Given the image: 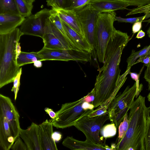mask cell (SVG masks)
<instances>
[{
	"label": "cell",
	"instance_id": "cell-25",
	"mask_svg": "<svg viewBox=\"0 0 150 150\" xmlns=\"http://www.w3.org/2000/svg\"><path fill=\"white\" fill-rule=\"evenodd\" d=\"M91 0H64V8L76 10L88 4Z\"/></svg>",
	"mask_w": 150,
	"mask_h": 150
},
{
	"label": "cell",
	"instance_id": "cell-50",
	"mask_svg": "<svg viewBox=\"0 0 150 150\" xmlns=\"http://www.w3.org/2000/svg\"><path fill=\"white\" fill-rule=\"evenodd\" d=\"M149 108V114H150V106Z\"/></svg>",
	"mask_w": 150,
	"mask_h": 150
},
{
	"label": "cell",
	"instance_id": "cell-31",
	"mask_svg": "<svg viewBox=\"0 0 150 150\" xmlns=\"http://www.w3.org/2000/svg\"><path fill=\"white\" fill-rule=\"evenodd\" d=\"M22 73V68L21 67L18 72L14 78L13 80V86L11 91L14 92L15 100H16V99L18 93L19 89L20 80Z\"/></svg>",
	"mask_w": 150,
	"mask_h": 150
},
{
	"label": "cell",
	"instance_id": "cell-13",
	"mask_svg": "<svg viewBox=\"0 0 150 150\" xmlns=\"http://www.w3.org/2000/svg\"><path fill=\"white\" fill-rule=\"evenodd\" d=\"M26 144L27 150H42L39 131V125L32 122L27 129H21L19 136Z\"/></svg>",
	"mask_w": 150,
	"mask_h": 150
},
{
	"label": "cell",
	"instance_id": "cell-8",
	"mask_svg": "<svg viewBox=\"0 0 150 150\" xmlns=\"http://www.w3.org/2000/svg\"><path fill=\"white\" fill-rule=\"evenodd\" d=\"M80 23L83 36L89 44L92 51L94 48V34L98 15L99 13L88 4L74 10Z\"/></svg>",
	"mask_w": 150,
	"mask_h": 150
},
{
	"label": "cell",
	"instance_id": "cell-7",
	"mask_svg": "<svg viewBox=\"0 0 150 150\" xmlns=\"http://www.w3.org/2000/svg\"><path fill=\"white\" fill-rule=\"evenodd\" d=\"M38 52L44 61H74L87 62L91 59V53L75 48L52 49L43 47Z\"/></svg>",
	"mask_w": 150,
	"mask_h": 150
},
{
	"label": "cell",
	"instance_id": "cell-48",
	"mask_svg": "<svg viewBox=\"0 0 150 150\" xmlns=\"http://www.w3.org/2000/svg\"><path fill=\"white\" fill-rule=\"evenodd\" d=\"M29 3L33 4V3L35 1V0H26Z\"/></svg>",
	"mask_w": 150,
	"mask_h": 150
},
{
	"label": "cell",
	"instance_id": "cell-40",
	"mask_svg": "<svg viewBox=\"0 0 150 150\" xmlns=\"http://www.w3.org/2000/svg\"><path fill=\"white\" fill-rule=\"evenodd\" d=\"M143 21H137L134 23L132 25V29L133 35L140 31L142 27Z\"/></svg>",
	"mask_w": 150,
	"mask_h": 150
},
{
	"label": "cell",
	"instance_id": "cell-18",
	"mask_svg": "<svg viewBox=\"0 0 150 150\" xmlns=\"http://www.w3.org/2000/svg\"><path fill=\"white\" fill-rule=\"evenodd\" d=\"M6 118L0 115V146L4 150H9L16 140Z\"/></svg>",
	"mask_w": 150,
	"mask_h": 150
},
{
	"label": "cell",
	"instance_id": "cell-34",
	"mask_svg": "<svg viewBox=\"0 0 150 150\" xmlns=\"http://www.w3.org/2000/svg\"><path fill=\"white\" fill-rule=\"evenodd\" d=\"M141 13H144L145 14L150 13V3L146 5L138 6L136 8L131 10L126 16Z\"/></svg>",
	"mask_w": 150,
	"mask_h": 150
},
{
	"label": "cell",
	"instance_id": "cell-42",
	"mask_svg": "<svg viewBox=\"0 0 150 150\" xmlns=\"http://www.w3.org/2000/svg\"><path fill=\"white\" fill-rule=\"evenodd\" d=\"M45 110L49 115L52 119H53L55 118L56 113L52 109L48 108H45Z\"/></svg>",
	"mask_w": 150,
	"mask_h": 150
},
{
	"label": "cell",
	"instance_id": "cell-1",
	"mask_svg": "<svg viewBox=\"0 0 150 150\" xmlns=\"http://www.w3.org/2000/svg\"><path fill=\"white\" fill-rule=\"evenodd\" d=\"M131 39L127 33L116 30L108 42L104 57L103 65L96 76L94 87L92 90L94 100L91 103L95 108L106 106L123 86L129 70L120 75L119 68L123 50Z\"/></svg>",
	"mask_w": 150,
	"mask_h": 150
},
{
	"label": "cell",
	"instance_id": "cell-45",
	"mask_svg": "<svg viewBox=\"0 0 150 150\" xmlns=\"http://www.w3.org/2000/svg\"><path fill=\"white\" fill-rule=\"evenodd\" d=\"M42 61L40 60H38L35 61L33 63L34 66L38 68L41 67L42 65Z\"/></svg>",
	"mask_w": 150,
	"mask_h": 150
},
{
	"label": "cell",
	"instance_id": "cell-11",
	"mask_svg": "<svg viewBox=\"0 0 150 150\" xmlns=\"http://www.w3.org/2000/svg\"><path fill=\"white\" fill-rule=\"evenodd\" d=\"M0 115L6 118L16 139L21 129L19 115L11 99L1 94H0Z\"/></svg>",
	"mask_w": 150,
	"mask_h": 150
},
{
	"label": "cell",
	"instance_id": "cell-49",
	"mask_svg": "<svg viewBox=\"0 0 150 150\" xmlns=\"http://www.w3.org/2000/svg\"><path fill=\"white\" fill-rule=\"evenodd\" d=\"M148 100L150 102V92L147 96Z\"/></svg>",
	"mask_w": 150,
	"mask_h": 150
},
{
	"label": "cell",
	"instance_id": "cell-22",
	"mask_svg": "<svg viewBox=\"0 0 150 150\" xmlns=\"http://www.w3.org/2000/svg\"><path fill=\"white\" fill-rule=\"evenodd\" d=\"M0 14L20 15L15 0H0Z\"/></svg>",
	"mask_w": 150,
	"mask_h": 150
},
{
	"label": "cell",
	"instance_id": "cell-2",
	"mask_svg": "<svg viewBox=\"0 0 150 150\" xmlns=\"http://www.w3.org/2000/svg\"><path fill=\"white\" fill-rule=\"evenodd\" d=\"M128 115L129 125L122 138L115 146L117 150H145L144 138L146 120L149 115L145 97L140 95L132 104Z\"/></svg>",
	"mask_w": 150,
	"mask_h": 150
},
{
	"label": "cell",
	"instance_id": "cell-37",
	"mask_svg": "<svg viewBox=\"0 0 150 150\" xmlns=\"http://www.w3.org/2000/svg\"><path fill=\"white\" fill-rule=\"evenodd\" d=\"M129 6H139L146 5L150 3V0H120Z\"/></svg>",
	"mask_w": 150,
	"mask_h": 150
},
{
	"label": "cell",
	"instance_id": "cell-10",
	"mask_svg": "<svg viewBox=\"0 0 150 150\" xmlns=\"http://www.w3.org/2000/svg\"><path fill=\"white\" fill-rule=\"evenodd\" d=\"M42 39L44 44L43 47L47 48L76 49L72 46L66 37L51 21L49 18L47 20L45 32Z\"/></svg>",
	"mask_w": 150,
	"mask_h": 150
},
{
	"label": "cell",
	"instance_id": "cell-9",
	"mask_svg": "<svg viewBox=\"0 0 150 150\" xmlns=\"http://www.w3.org/2000/svg\"><path fill=\"white\" fill-rule=\"evenodd\" d=\"M51 14V9L44 8L26 18L19 28L23 35L42 38L45 32L46 21Z\"/></svg>",
	"mask_w": 150,
	"mask_h": 150
},
{
	"label": "cell",
	"instance_id": "cell-38",
	"mask_svg": "<svg viewBox=\"0 0 150 150\" xmlns=\"http://www.w3.org/2000/svg\"><path fill=\"white\" fill-rule=\"evenodd\" d=\"M108 108L106 106H98L95 110H93L88 115L89 117H93L102 115L108 112Z\"/></svg>",
	"mask_w": 150,
	"mask_h": 150
},
{
	"label": "cell",
	"instance_id": "cell-17",
	"mask_svg": "<svg viewBox=\"0 0 150 150\" xmlns=\"http://www.w3.org/2000/svg\"><path fill=\"white\" fill-rule=\"evenodd\" d=\"M25 19L20 15L0 14V34L13 31L21 25Z\"/></svg>",
	"mask_w": 150,
	"mask_h": 150
},
{
	"label": "cell",
	"instance_id": "cell-44",
	"mask_svg": "<svg viewBox=\"0 0 150 150\" xmlns=\"http://www.w3.org/2000/svg\"><path fill=\"white\" fill-rule=\"evenodd\" d=\"M145 35V33L142 30H140L138 32L136 36V38L137 39H141L144 37Z\"/></svg>",
	"mask_w": 150,
	"mask_h": 150
},
{
	"label": "cell",
	"instance_id": "cell-4",
	"mask_svg": "<svg viewBox=\"0 0 150 150\" xmlns=\"http://www.w3.org/2000/svg\"><path fill=\"white\" fill-rule=\"evenodd\" d=\"M115 11L99 13L94 34V48L98 61L103 63L106 48L113 34L116 30L113 24L116 21Z\"/></svg>",
	"mask_w": 150,
	"mask_h": 150
},
{
	"label": "cell",
	"instance_id": "cell-32",
	"mask_svg": "<svg viewBox=\"0 0 150 150\" xmlns=\"http://www.w3.org/2000/svg\"><path fill=\"white\" fill-rule=\"evenodd\" d=\"M144 146L145 150H150V115L148 116L146 120Z\"/></svg>",
	"mask_w": 150,
	"mask_h": 150
},
{
	"label": "cell",
	"instance_id": "cell-24",
	"mask_svg": "<svg viewBox=\"0 0 150 150\" xmlns=\"http://www.w3.org/2000/svg\"><path fill=\"white\" fill-rule=\"evenodd\" d=\"M16 6L20 14L27 17L31 14L33 8V4L29 3L26 0H15Z\"/></svg>",
	"mask_w": 150,
	"mask_h": 150
},
{
	"label": "cell",
	"instance_id": "cell-41",
	"mask_svg": "<svg viewBox=\"0 0 150 150\" xmlns=\"http://www.w3.org/2000/svg\"><path fill=\"white\" fill-rule=\"evenodd\" d=\"M144 78L148 83L149 89H150V62L145 71Z\"/></svg>",
	"mask_w": 150,
	"mask_h": 150
},
{
	"label": "cell",
	"instance_id": "cell-23",
	"mask_svg": "<svg viewBox=\"0 0 150 150\" xmlns=\"http://www.w3.org/2000/svg\"><path fill=\"white\" fill-rule=\"evenodd\" d=\"M149 54H150V44L137 51L132 50L130 55L127 59V69L131 68L137 59Z\"/></svg>",
	"mask_w": 150,
	"mask_h": 150
},
{
	"label": "cell",
	"instance_id": "cell-6",
	"mask_svg": "<svg viewBox=\"0 0 150 150\" xmlns=\"http://www.w3.org/2000/svg\"><path fill=\"white\" fill-rule=\"evenodd\" d=\"M108 120L109 116L108 112L93 117L86 115L80 119L74 126L84 134L86 140L94 144L105 145L99 134L103 125Z\"/></svg>",
	"mask_w": 150,
	"mask_h": 150
},
{
	"label": "cell",
	"instance_id": "cell-28",
	"mask_svg": "<svg viewBox=\"0 0 150 150\" xmlns=\"http://www.w3.org/2000/svg\"><path fill=\"white\" fill-rule=\"evenodd\" d=\"M129 120L128 113H127L123 121L120 123L118 127V134L116 143H115V146L124 137L127 130Z\"/></svg>",
	"mask_w": 150,
	"mask_h": 150
},
{
	"label": "cell",
	"instance_id": "cell-27",
	"mask_svg": "<svg viewBox=\"0 0 150 150\" xmlns=\"http://www.w3.org/2000/svg\"><path fill=\"white\" fill-rule=\"evenodd\" d=\"M49 19L55 25L67 38L63 27L62 21L56 10L52 9H51V14L49 17Z\"/></svg>",
	"mask_w": 150,
	"mask_h": 150
},
{
	"label": "cell",
	"instance_id": "cell-19",
	"mask_svg": "<svg viewBox=\"0 0 150 150\" xmlns=\"http://www.w3.org/2000/svg\"><path fill=\"white\" fill-rule=\"evenodd\" d=\"M62 145L72 150H105V145L93 143L87 140L79 141L73 136H67L63 140Z\"/></svg>",
	"mask_w": 150,
	"mask_h": 150
},
{
	"label": "cell",
	"instance_id": "cell-46",
	"mask_svg": "<svg viewBox=\"0 0 150 150\" xmlns=\"http://www.w3.org/2000/svg\"><path fill=\"white\" fill-rule=\"evenodd\" d=\"M21 47L20 45V43L19 42L17 45L16 48V52L17 57L20 54L21 52Z\"/></svg>",
	"mask_w": 150,
	"mask_h": 150
},
{
	"label": "cell",
	"instance_id": "cell-29",
	"mask_svg": "<svg viewBox=\"0 0 150 150\" xmlns=\"http://www.w3.org/2000/svg\"><path fill=\"white\" fill-rule=\"evenodd\" d=\"M130 107H127L121 110L115 114L109 117V120L112 123H114L117 128L118 127L120 123L122 122L126 114L128 113Z\"/></svg>",
	"mask_w": 150,
	"mask_h": 150
},
{
	"label": "cell",
	"instance_id": "cell-12",
	"mask_svg": "<svg viewBox=\"0 0 150 150\" xmlns=\"http://www.w3.org/2000/svg\"><path fill=\"white\" fill-rule=\"evenodd\" d=\"M137 88L135 82L131 87L127 86L122 93L116 96L108 108L109 117L126 107H131L136 96Z\"/></svg>",
	"mask_w": 150,
	"mask_h": 150
},
{
	"label": "cell",
	"instance_id": "cell-26",
	"mask_svg": "<svg viewBox=\"0 0 150 150\" xmlns=\"http://www.w3.org/2000/svg\"><path fill=\"white\" fill-rule=\"evenodd\" d=\"M117 128L114 123L106 125L102 127L100 131L101 134L105 138L113 137L116 134Z\"/></svg>",
	"mask_w": 150,
	"mask_h": 150
},
{
	"label": "cell",
	"instance_id": "cell-15",
	"mask_svg": "<svg viewBox=\"0 0 150 150\" xmlns=\"http://www.w3.org/2000/svg\"><path fill=\"white\" fill-rule=\"evenodd\" d=\"M62 23L67 38L72 46L79 50L91 53V47L84 37L62 21Z\"/></svg>",
	"mask_w": 150,
	"mask_h": 150
},
{
	"label": "cell",
	"instance_id": "cell-21",
	"mask_svg": "<svg viewBox=\"0 0 150 150\" xmlns=\"http://www.w3.org/2000/svg\"><path fill=\"white\" fill-rule=\"evenodd\" d=\"M38 60L44 61L38 52H25L21 51L17 59V64L20 67L28 64L33 63Z\"/></svg>",
	"mask_w": 150,
	"mask_h": 150
},
{
	"label": "cell",
	"instance_id": "cell-43",
	"mask_svg": "<svg viewBox=\"0 0 150 150\" xmlns=\"http://www.w3.org/2000/svg\"><path fill=\"white\" fill-rule=\"evenodd\" d=\"M53 138L55 141H59L62 139V135L59 132H55L53 134Z\"/></svg>",
	"mask_w": 150,
	"mask_h": 150
},
{
	"label": "cell",
	"instance_id": "cell-5",
	"mask_svg": "<svg viewBox=\"0 0 150 150\" xmlns=\"http://www.w3.org/2000/svg\"><path fill=\"white\" fill-rule=\"evenodd\" d=\"M86 95L75 101L62 104L56 112V117L51 121L54 127L64 129L74 126L82 117L88 115L94 110H86L82 107Z\"/></svg>",
	"mask_w": 150,
	"mask_h": 150
},
{
	"label": "cell",
	"instance_id": "cell-30",
	"mask_svg": "<svg viewBox=\"0 0 150 150\" xmlns=\"http://www.w3.org/2000/svg\"><path fill=\"white\" fill-rule=\"evenodd\" d=\"M116 21L120 22L129 23H134L135 22L143 21L150 23V13L138 17L123 18L120 17L115 16Z\"/></svg>",
	"mask_w": 150,
	"mask_h": 150
},
{
	"label": "cell",
	"instance_id": "cell-35",
	"mask_svg": "<svg viewBox=\"0 0 150 150\" xmlns=\"http://www.w3.org/2000/svg\"><path fill=\"white\" fill-rule=\"evenodd\" d=\"M19 136H18L12 145L11 149L12 150H27V146Z\"/></svg>",
	"mask_w": 150,
	"mask_h": 150
},
{
	"label": "cell",
	"instance_id": "cell-47",
	"mask_svg": "<svg viewBox=\"0 0 150 150\" xmlns=\"http://www.w3.org/2000/svg\"><path fill=\"white\" fill-rule=\"evenodd\" d=\"M147 33L148 36L150 38V25L147 31Z\"/></svg>",
	"mask_w": 150,
	"mask_h": 150
},
{
	"label": "cell",
	"instance_id": "cell-14",
	"mask_svg": "<svg viewBox=\"0 0 150 150\" xmlns=\"http://www.w3.org/2000/svg\"><path fill=\"white\" fill-rule=\"evenodd\" d=\"M53 125L52 121L46 119L39 125V131L42 150H57L53 138Z\"/></svg>",
	"mask_w": 150,
	"mask_h": 150
},
{
	"label": "cell",
	"instance_id": "cell-16",
	"mask_svg": "<svg viewBox=\"0 0 150 150\" xmlns=\"http://www.w3.org/2000/svg\"><path fill=\"white\" fill-rule=\"evenodd\" d=\"M88 4L99 13L122 10L129 6L120 0H91Z\"/></svg>",
	"mask_w": 150,
	"mask_h": 150
},
{
	"label": "cell",
	"instance_id": "cell-20",
	"mask_svg": "<svg viewBox=\"0 0 150 150\" xmlns=\"http://www.w3.org/2000/svg\"><path fill=\"white\" fill-rule=\"evenodd\" d=\"M54 9L56 11L62 21L83 36L80 23L74 10L65 8Z\"/></svg>",
	"mask_w": 150,
	"mask_h": 150
},
{
	"label": "cell",
	"instance_id": "cell-36",
	"mask_svg": "<svg viewBox=\"0 0 150 150\" xmlns=\"http://www.w3.org/2000/svg\"><path fill=\"white\" fill-rule=\"evenodd\" d=\"M46 2L47 5L51 6L53 9L64 8V0H47Z\"/></svg>",
	"mask_w": 150,
	"mask_h": 150
},
{
	"label": "cell",
	"instance_id": "cell-39",
	"mask_svg": "<svg viewBox=\"0 0 150 150\" xmlns=\"http://www.w3.org/2000/svg\"><path fill=\"white\" fill-rule=\"evenodd\" d=\"M140 62L143 63L147 67L150 62V54L139 58L134 64V65Z\"/></svg>",
	"mask_w": 150,
	"mask_h": 150
},
{
	"label": "cell",
	"instance_id": "cell-3",
	"mask_svg": "<svg viewBox=\"0 0 150 150\" xmlns=\"http://www.w3.org/2000/svg\"><path fill=\"white\" fill-rule=\"evenodd\" d=\"M23 35L18 28L9 33L0 34V88L13 82L19 70L16 48Z\"/></svg>",
	"mask_w": 150,
	"mask_h": 150
},
{
	"label": "cell",
	"instance_id": "cell-33",
	"mask_svg": "<svg viewBox=\"0 0 150 150\" xmlns=\"http://www.w3.org/2000/svg\"><path fill=\"white\" fill-rule=\"evenodd\" d=\"M144 68V66L142 67L139 74H137L134 72H132L129 71V74H130L131 78L135 81L137 85V91L136 95V97L137 98L140 93L142 89L143 85L141 84L139 85V78L140 75Z\"/></svg>",
	"mask_w": 150,
	"mask_h": 150
}]
</instances>
